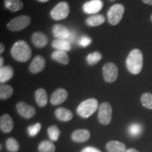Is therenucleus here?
<instances>
[{
    "label": "nucleus",
    "instance_id": "nucleus-1",
    "mask_svg": "<svg viewBox=\"0 0 152 152\" xmlns=\"http://www.w3.org/2000/svg\"><path fill=\"white\" fill-rule=\"evenodd\" d=\"M11 54L15 60L26 62L31 58L32 50L26 41L18 40L11 47Z\"/></svg>",
    "mask_w": 152,
    "mask_h": 152
},
{
    "label": "nucleus",
    "instance_id": "nucleus-2",
    "mask_svg": "<svg viewBox=\"0 0 152 152\" xmlns=\"http://www.w3.org/2000/svg\"><path fill=\"white\" fill-rule=\"evenodd\" d=\"M126 66L130 73H140L143 68V54L140 49H134L130 52L126 58Z\"/></svg>",
    "mask_w": 152,
    "mask_h": 152
},
{
    "label": "nucleus",
    "instance_id": "nucleus-3",
    "mask_svg": "<svg viewBox=\"0 0 152 152\" xmlns=\"http://www.w3.org/2000/svg\"><path fill=\"white\" fill-rule=\"evenodd\" d=\"M98 107V101L94 98H90L82 102L77 106L76 111L80 117L87 118L97 110Z\"/></svg>",
    "mask_w": 152,
    "mask_h": 152
},
{
    "label": "nucleus",
    "instance_id": "nucleus-4",
    "mask_svg": "<svg viewBox=\"0 0 152 152\" xmlns=\"http://www.w3.org/2000/svg\"><path fill=\"white\" fill-rule=\"evenodd\" d=\"M125 13V7L121 4H113L108 11V21L112 26H116L122 20Z\"/></svg>",
    "mask_w": 152,
    "mask_h": 152
},
{
    "label": "nucleus",
    "instance_id": "nucleus-5",
    "mask_svg": "<svg viewBox=\"0 0 152 152\" xmlns=\"http://www.w3.org/2000/svg\"><path fill=\"white\" fill-rule=\"evenodd\" d=\"M31 23V18L27 15H21L13 18L7 24V28L12 32L21 31L26 28Z\"/></svg>",
    "mask_w": 152,
    "mask_h": 152
},
{
    "label": "nucleus",
    "instance_id": "nucleus-6",
    "mask_svg": "<svg viewBox=\"0 0 152 152\" xmlns=\"http://www.w3.org/2000/svg\"><path fill=\"white\" fill-rule=\"evenodd\" d=\"M70 14V6L66 1H61L55 6L50 12V16L55 20H64Z\"/></svg>",
    "mask_w": 152,
    "mask_h": 152
},
{
    "label": "nucleus",
    "instance_id": "nucleus-7",
    "mask_svg": "<svg viewBox=\"0 0 152 152\" xmlns=\"http://www.w3.org/2000/svg\"><path fill=\"white\" fill-rule=\"evenodd\" d=\"M98 119L102 125H109L111 122L112 106L109 102H103L99 106Z\"/></svg>",
    "mask_w": 152,
    "mask_h": 152
},
{
    "label": "nucleus",
    "instance_id": "nucleus-8",
    "mask_svg": "<svg viewBox=\"0 0 152 152\" xmlns=\"http://www.w3.org/2000/svg\"><path fill=\"white\" fill-rule=\"evenodd\" d=\"M103 77L106 83H114L118 77V68L113 63H106L102 68Z\"/></svg>",
    "mask_w": 152,
    "mask_h": 152
},
{
    "label": "nucleus",
    "instance_id": "nucleus-9",
    "mask_svg": "<svg viewBox=\"0 0 152 152\" xmlns=\"http://www.w3.org/2000/svg\"><path fill=\"white\" fill-rule=\"evenodd\" d=\"M16 110L20 116L26 119H30L35 115V109L33 106L28 105L24 102H19L17 103Z\"/></svg>",
    "mask_w": 152,
    "mask_h": 152
},
{
    "label": "nucleus",
    "instance_id": "nucleus-10",
    "mask_svg": "<svg viewBox=\"0 0 152 152\" xmlns=\"http://www.w3.org/2000/svg\"><path fill=\"white\" fill-rule=\"evenodd\" d=\"M68 93L67 90L64 88H58L52 94L50 102L52 105L56 106L64 103L67 99Z\"/></svg>",
    "mask_w": 152,
    "mask_h": 152
},
{
    "label": "nucleus",
    "instance_id": "nucleus-11",
    "mask_svg": "<svg viewBox=\"0 0 152 152\" xmlns=\"http://www.w3.org/2000/svg\"><path fill=\"white\" fill-rule=\"evenodd\" d=\"M46 66V61L41 55L35 56L29 66V71L31 73L36 74L42 71Z\"/></svg>",
    "mask_w": 152,
    "mask_h": 152
},
{
    "label": "nucleus",
    "instance_id": "nucleus-12",
    "mask_svg": "<svg viewBox=\"0 0 152 152\" xmlns=\"http://www.w3.org/2000/svg\"><path fill=\"white\" fill-rule=\"evenodd\" d=\"M103 7V1L102 0H91L85 3L83 8L86 14H94L98 13Z\"/></svg>",
    "mask_w": 152,
    "mask_h": 152
},
{
    "label": "nucleus",
    "instance_id": "nucleus-13",
    "mask_svg": "<svg viewBox=\"0 0 152 152\" xmlns=\"http://www.w3.org/2000/svg\"><path fill=\"white\" fill-rule=\"evenodd\" d=\"M53 35L56 39H69L71 35V33L67 28L60 24L54 25L52 28Z\"/></svg>",
    "mask_w": 152,
    "mask_h": 152
},
{
    "label": "nucleus",
    "instance_id": "nucleus-14",
    "mask_svg": "<svg viewBox=\"0 0 152 152\" xmlns=\"http://www.w3.org/2000/svg\"><path fill=\"white\" fill-rule=\"evenodd\" d=\"M0 128L5 133H9L14 128V121L9 114H4L0 118Z\"/></svg>",
    "mask_w": 152,
    "mask_h": 152
},
{
    "label": "nucleus",
    "instance_id": "nucleus-15",
    "mask_svg": "<svg viewBox=\"0 0 152 152\" xmlns=\"http://www.w3.org/2000/svg\"><path fill=\"white\" fill-rule=\"evenodd\" d=\"M90 138V131L85 130V129H78V130H76L71 134V139L73 140V141L75 142H78V143L86 142Z\"/></svg>",
    "mask_w": 152,
    "mask_h": 152
},
{
    "label": "nucleus",
    "instance_id": "nucleus-16",
    "mask_svg": "<svg viewBox=\"0 0 152 152\" xmlns=\"http://www.w3.org/2000/svg\"><path fill=\"white\" fill-rule=\"evenodd\" d=\"M32 42L37 48H42L48 44V38L42 32H35L31 37Z\"/></svg>",
    "mask_w": 152,
    "mask_h": 152
},
{
    "label": "nucleus",
    "instance_id": "nucleus-17",
    "mask_svg": "<svg viewBox=\"0 0 152 152\" xmlns=\"http://www.w3.org/2000/svg\"><path fill=\"white\" fill-rule=\"evenodd\" d=\"M54 114L56 118L59 120L60 121H62V122L70 121L73 117V113L70 110L64 107H60L56 109L55 110Z\"/></svg>",
    "mask_w": 152,
    "mask_h": 152
},
{
    "label": "nucleus",
    "instance_id": "nucleus-18",
    "mask_svg": "<svg viewBox=\"0 0 152 152\" xmlns=\"http://www.w3.org/2000/svg\"><path fill=\"white\" fill-rule=\"evenodd\" d=\"M52 46L56 50L65 51V52H68L71 49V42L68 39H55L52 41Z\"/></svg>",
    "mask_w": 152,
    "mask_h": 152
},
{
    "label": "nucleus",
    "instance_id": "nucleus-19",
    "mask_svg": "<svg viewBox=\"0 0 152 152\" xmlns=\"http://www.w3.org/2000/svg\"><path fill=\"white\" fill-rule=\"evenodd\" d=\"M106 148L108 152H125L126 151L125 144L116 140H112L108 142Z\"/></svg>",
    "mask_w": 152,
    "mask_h": 152
},
{
    "label": "nucleus",
    "instance_id": "nucleus-20",
    "mask_svg": "<svg viewBox=\"0 0 152 152\" xmlns=\"http://www.w3.org/2000/svg\"><path fill=\"white\" fill-rule=\"evenodd\" d=\"M52 58L55 61L63 64V65H67L70 61L69 56L65 51L56 50L52 53Z\"/></svg>",
    "mask_w": 152,
    "mask_h": 152
},
{
    "label": "nucleus",
    "instance_id": "nucleus-21",
    "mask_svg": "<svg viewBox=\"0 0 152 152\" xmlns=\"http://www.w3.org/2000/svg\"><path fill=\"white\" fill-rule=\"evenodd\" d=\"M36 103L39 107H45L47 104L48 99L46 90L43 88H39L36 90L35 93Z\"/></svg>",
    "mask_w": 152,
    "mask_h": 152
},
{
    "label": "nucleus",
    "instance_id": "nucleus-22",
    "mask_svg": "<svg viewBox=\"0 0 152 152\" xmlns=\"http://www.w3.org/2000/svg\"><path fill=\"white\" fill-rule=\"evenodd\" d=\"M14 70L10 66H5L0 68V83L3 84L4 83L9 81L14 76Z\"/></svg>",
    "mask_w": 152,
    "mask_h": 152
},
{
    "label": "nucleus",
    "instance_id": "nucleus-23",
    "mask_svg": "<svg viewBox=\"0 0 152 152\" xmlns=\"http://www.w3.org/2000/svg\"><path fill=\"white\" fill-rule=\"evenodd\" d=\"M5 7L12 12H16L21 10L23 7V3L20 0H4Z\"/></svg>",
    "mask_w": 152,
    "mask_h": 152
},
{
    "label": "nucleus",
    "instance_id": "nucleus-24",
    "mask_svg": "<svg viewBox=\"0 0 152 152\" xmlns=\"http://www.w3.org/2000/svg\"><path fill=\"white\" fill-rule=\"evenodd\" d=\"M104 21H105V18H104V15L96 14L88 17L86 20V23L91 27H95V26L103 24Z\"/></svg>",
    "mask_w": 152,
    "mask_h": 152
},
{
    "label": "nucleus",
    "instance_id": "nucleus-25",
    "mask_svg": "<svg viewBox=\"0 0 152 152\" xmlns=\"http://www.w3.org/2000/svg\"><path fill=\"white\" fill-rule=\"evenodd\" d=\"M14 89L9 85L1 84L0 86V99L1 100L8 99L13 95Z\"/></svg>",
    "mask_w": 152,
    "mask_h": 152
},
{
    "label": "nucleus",
    "instance_id": "nucleus-26",
    "mask_svg": "<svg viewBox=\"0 0 152 152\" xmlns=\"http://www.w3.org/2000/svg\"><path fill=\"white\" fill-rule=\"evenodd\" d=\"M56 150L55 145L52 141L44 140L38 145V151L39 152H54Z\"/></svg>",
    "mask_w": 152,
    "mask_h": 152
},
{
    "label": "nucleus",
    "instance_id": "nucleus-27",
    "mask_svg": "<svg viewBox=\"0 0 152 152\" xmlns=\"http://www.w3.org/2000/svg\"><path fill=\"white\" fill-rule=\"evenodd\" d=\"M47 132H48L49 139L53 142H56L58 140L60 136V130L56 125H52L49 127L47 129Z\"/></svg>",
    "mask_w": 152,
    "mask_h": 152
},
{
    "label": "nucleus",
    "instance_id": "nucleus-28",
    "mask_svg": "<svg viewBox=\"0 0 152 152\" xmlns=\"http://www.w3.org/2000/svg\"><path fill=\"white\" fill-rule=\"evenodd\" d=\"M6 147L9 151L10 152H17L19 150L20 146L18 142L16 141V139L10 137L6 142Z\"/></svg>",
    "mask_w": 152,
    "mask_h": 152
},
{
    "label": "nucleus",
    "instance_id": "nucleus-29",
    "mask_svg": "<svg viewBox=\"0 0 152 152\" xmlns=\"http://www.w3.org/2000/svg\"><path fill=\"white\" fill-rule=\"evenodd\" d=\"M102 55L100 52H94L93 53H90V54L87 56V62L89 65L92 66L99 61L102 59Z\"/></svg>",
    "mask_w": 152,
    "mask_h": 152
},
{
    "label": "nucleus",
    "instance_id": "nucleus-30",
    "mask_svg": "<svg viewBox=\"0 0 152 152\" xmlns=\"http://www.w3.org/2000/svg\"><path fill=\"white\" fill-rule=\"evenodd\" d=\"M142 104L145 108L152 109V94L149 92L144 93L141 96Z\"/></svg>",
    "mask_w": 152,
    "mask_h": 152
},
{
    "label": "nucleus",
    "instance_id": "nucleus-31",
    "mask_svg": "<svg viewBox=\"0 0 152 152\" xmlns=\"http://www.w3.org/2000/svg\"><path fill=\"white\" fill-rule=\"evenodd\" d=\"M142 131V125L139 123H132L128 128V132L132 137H138Z\"/></svg>",
    "mask_w": 152,
    "mask_h": 152
},
{
    "label": "nucleus",
    "instance_id": "nucleus-32",
    "mask_svg": "<svg viewBox=\"0 0 152 152\" xmlns=\"http://www.w3.org/2000/svg\"><path fill=\"white\" fill-rule=\"evenodd\" d=\"M42 127L41 123H37L36 124L29 126L28 128V132L30 137H34L37 135L38 132H39Z\"/></svg>",
    "mask_w": 152,
    "mask_h": 152
},
{
    "label": "nucleus",
    "instance_id": "nucleus-33",
    "mask_svg": "<svg viewBox=\"0 0 152 152\" xmlns=\"http://www.w3.org/2000/svg\"><path fill=\"white\" fill-rule=\"evenodd\" d=\"M92 42V39L90 37H87V36H83L80 39L79 44L80 45L83 47H86L90 45Z\"/></svg>",
    "mask_w": 152,
    "mask_h": 152
},
{
    "label": "nucleus",
    "instance_id": "nucleus-34",
    "mask_svg": "<svg viewBox=\"0 0 152 152\" xmlns=\"http://www.w3.org/2000/svg\"><path fill=\"white\" fill-rule=\"evenodd\" d=\"M81 152H101V151L96 149V148L92 147H87L82 150Z\"/></svg>",
    "mask_w": 152,
    "mask_h": 152
},
{
    "label": "nucleus",
    "instance_id": "nucleus-35",
    "mask_svg": "<svg viewBox=\"0 0 152 152\" xmlns=\"http://www.w3.org/2000/svg\"><path fill=\"white\" fill-rule=\"evenodd\" d=\"M4 50H5L4 45L3 43H1L0 44V53H1V54H2V53L4 52Z\"/></svg>",
    "mask_w": 152,
    "mask_h": 152
},
{
    "label": "nucleus",
    "instance_id": "nucleus-36",
    "mask_svg": "<svg viewBox=\"0 0 152 152\" xmlns=\"http://www.w3.org/2000/svg\"><path fill=\"white\" fill-rule=\"evenodd\" d=\"M142 1L147 5H149V6L152 5V0H142Z\"/></svg>",
    "mask_w": 152,
    "mask_h": 152
},
{
    "label": "nucleus",
    "instance_id": "nucleus-37",
    "mask_svg": "<svg viewBox=\"0 0 152 152\" xmlns=\"http://www.w3.org/2000/svg\"><path fill=\"white\" fill-rule=\"evenodd\" d=\"M125 152H139V151L135 149H132V148H130V149H127Z\"/></svg>",
    "mask_w": 152,
    "mask_h": 152
},
{
    "label": "nucleus",
    "instance_id": "nucleus-38",
    "mask_svg": "<svg viewBox=\"0 0 152 152\" xmlns=\"http://www.w3.org/2000/svg\"><path fill=\"white\" fill-rule=\"evenodd\" d=\"M3 64H4V58L3 57L0 58V67H3Z\"/></svg>",
    "mask_w": 152,
    "mask_h": 152
},
{
    "label": "nucleus",
    "instance_id": "nucleus-39",
    "mask_svg": "<svg viewBox=\"0 0 152 152\" xmlns=\"http://www.w3.org/2000/svg\"><path fill=\"white\" fill-rule=\"evenodd\" d=\"M37 1H40V2H43V3H45V2H47V1H49V0H37Z\"/></svg>",
    "mask_w": 152,
    "mask_h": 152
},
{
    "label": "nucleus",
    "instance_id": "nucleus-40",
    "mask_svg": "<svg viewBox=\"0 0 152 152\" xmlns=\"http://www.w3.org/2000/svg\"><path fill=\"white\" fill-rule=\"evenodd\" d=\"M151 18V21L152 22V14H151V18Z\"/></svg>",
    "mask_w": 152,
    "mask_h": 152
},
{
    "label": "nucleus",
    "instance_id": "nucleus-41",
    "mask_svg": "<svg viewBox=\"0 0 152 152\" xmlns=\"http://www.w3.org/2000/svg\"><path fill=\"white\" fill-rule=\"evenodd\" d=\"M110 1H115V0H110Z\"/></svg>",
    "mask_w": 152,
    "mask_h": 152
}]
</instances>
